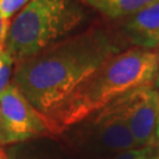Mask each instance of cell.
<instances>
[{
    "label": "cell",
    "instance_id": "2",
    "mask_svg": "<svg viewBox=\"0 0 159 159\" xmlns=\"http://www.w3.org/2000/svg\"><path fill=\"white\" fill-rule=\"evenodd\" d=\"M158 53L131 47L108 59L83 81L60 105L44 116L51 133H59L106 107L131 91L152 86Z\"/></svg>",
    "mask_w": 159,
    "mask_h": 159
},
{
    "label": "cell",
    "instance_id": "15",
    "mask_svg": "<svg viewBox=\"0 0 159 159\" xmlns=\"http://www.w3.org/2000/svg\"><path fill=\"white\" fill-rule=\"evenodd\" d=\"M154 85H156V87H159V53H158V67H157V74H156V79H154Z\"/></svg>",
    "mask_w": 159,
    "mask_h": 159
},
{
    "label": "cell",
    "instance_id": "10",
    "mask_svg": "<svg viewBox=\"0 0 159 159\" xmlns=\"http://www.w3.org/2000/svg\"><path fill=\"white\" fill-rule=\"evenodd\" d=\"M29 2L30 0H0V12L4 18L11 20V18Z\"/></svg>",
    "mask_w": 159,
    "mask_h": 159
},
{
    "label": "cell",
    "instance_id": "9",
    "mask_svg": "<svg viewBox=\"0 0 159 159\" xmlns=\"http://www.w3.org/2000/svg\"><path fill=\"white\" fill-rule=\"evenodd\" d=\"M6 159H50L46 157V153L40 152L38 148L31 146H17L13 148L7 154Z\"/></svg>",
    "mask_w": 159,
    "mask_h": 159
},
{
    "label": "cell",
    "instance_id": "3",
    "mask_svg": "<svg viewBox=\"0 0 159 159\" xmlns=\"http://www.w3.org/2000/svg\"><path fill=\"white\" fill-rule=\"evenodd\" d=\"M84 19L73 0H31L12 20L5 51L20 63L66 38Z\"/></svg>",
    "mask_w": 159,
    "mask_h": 159
},
{
    "label": "cell",
    "instance_id": "6",
    "mask_svg": "<svg viewBox=\"0 0 159 159\" xmlns=\"http://www.w3.org/2000/svg\"><path fill=\"white\" fill-rule=\"evenodd\" d=\"M87 119L92 136L105 148L120 153L138 148L126 120L111 104Z\"/></svg>",
    "mask_w": 159,
    "mask_h": 159
},
{
    "label": "cell",
    "instance_id": "5",
    "mask_svg": "<svg viewBox=\"0 0 159 159\" xmlns=\"http://www.w3.org/2000/svg\"><path fill=\"white\" fill-rule=\"evenodd\" d=\"M130 127L138 148L154 144V132L159 121V92L152 86H145L111 102Z\"/></svg>",
    "mask_w": 159,
    "mask_h": 159
},
{
    "label": "cell",
    "instance_id": "4",
    "mask_svg": "<svg viewBox=\"0 0 159 159\" xmlns=\"http://www.w3.org/2000/svg\"><path fill=\"white\" fill-rule=\"evenodd\" d=\"M0 111L4 145L51 134L44 116L31 105L13 83L0 93Z\"/></svg>",
    "mask_w": 159,
    "mask_h": 159
},
{
    "label": "cell",
    "instance_id": "17",
    "mask_svg": "<svg viewBox=\"0 0 159 159\" xmlns=\"http://www.w3.org/2000/svg\"><path fill=\"white\" fill-rule=\"evenodd\" d=\"M156 133H157V137H158V139H159V121H158V125H157V131H156Z\"/></svg>",
    "mask_w": 159,
    "mask_h": 159
},
{
    "label": "cell",
    "instance_id": "12",
    "mask_svg": "<svg viewBox=\"0 0 159 159\" xmlns=\"http://www.w3.org/2000/svg\"><path fill=\"white\" fill-rule=\"evenodd\" d=\"M14 61H10L0 70V93L10 85V79L12 75V65Z\"/></svg>",
    "mask_w": 159,
    "mask_h": 159
},
{
    "label": "cell",
    "instance_id": "8",
    "mask_svg": "<svg viewBox=\"0 0 159 159\" xmlns=\"http://www.w3.org/2000/svg\"><path fill=\"white\" fill-rule=\"evenodd\" d=\"M111 19L131 17L157 0H80Z\"/></svg>",
    "mask_w": 159,
    "mask_h": 159
},
{
    "label": "cell",
    "instance_id": "11",
    "mask_svg": "<svg viewBox=\"0 0 159 159\" xmlns=\"http://www.w3.org/2000/svg\"><path fill=\"white\" fill-rule=\"evenodd\" d=\"M11 20H7L6 18L0 12V52L5 51L6 47V40H7V35H8V31L11 27Z\"/></svg>",
    "mask_w": 159,
    "mask_h": 159
},
{
    "label": "cell",
    "instance_id": "14",
    "mask_svg": "<svg viewBox=\"0 0 159 159\" xmlns=\"http://www.w3.org/2000/svg\"><path fill=\"white\" fill-rule=\"evenodd\" d=\"M4 131H2V117H1V111H0V145H4Z\"/></svg>",
    "mask_w": 159,
    "mask_h": 159
},
{
    "label": "cell",
    "instance_id": "13",
    "mask_svg": "<svg viewBox=\"0 0 159 159\" xmlns=\"http://www.w3.org/2000/svg\"><path fill=\"white\" fill-rule=\"evenodd\" d=\"M146 153H148L146 148H133V150L120 152L113 159H140Z\"/></svg>",
    "mask_w": 159,
    "mask_h": 159
},
{
    "label": "cell",
    "instance_id": "18",
    "mask_svg": "<svg viewBox=\"0 0 159 159\" xmlns=\"http://www.w3.org/2000/svg\"><path fill=\"white\" fill-rule=\"evenodd\" d=\"M140 159H148V157H146V154H145V156H143V157H142Z\"/></svg>",
    "mask_w": 159,
    "mask_h": 159
},
{
    "label": "cell",
    "instance_id": "7",
    "mask_svg": "<svg viewBox=\"0 0 159 159\" xmlns=\"http://www.w3.org/2000/svg\"><path fill=\"white\" fill-rule=\"evenodd\" d=\"M125 33L137 47L151 50L159 46V0L129 17Z\"/></svg>",
    "mask_w": 159,
    "mask_h": 159
},
{
    "label": "cell",
    "instance_id": "19",
    "mask_svg": "<svg viewBox=\"0 0 159 159\" xmlns=\"http://www.w3.org/2000/svg\"><path fill=\"white\" fill-rule=\"evenodd\" d=\"M0 159H6L5 157H0Z\"/></svg>",
    "mask_w": 159,
    "mask_h": 159
},
{
    "label": "cell",
    "instance_id": "1",
    "mask_svg": "<svg viewBox=\"0 0 159 159\" xmlns=\"http://www.w3.org/2000/svg\"><path fill=\"white\" fill-rule=\"evenodd\" d=\"M118 53L120 45L113 34L92 26L18 63L13 84L39 113L46 116Z\"/></svg>",
    "mask_w": 159,
    "mask_h": 159
},
{
    "label": "cell",
    "instance_id": "16",
    "mask_svg": "<svg viewBox=\"0 0 159 159\" xmlns=\"http://www.w3.org/2000/svg\"><path fill=\"white\" fill-rule=\"evenodd\" d=\"M0 157H5V156H4V151H2V148H1V145H0Z\"/></svg>",
    "mask_w": 159,
    "mask_h": 159
}]
</instances>
